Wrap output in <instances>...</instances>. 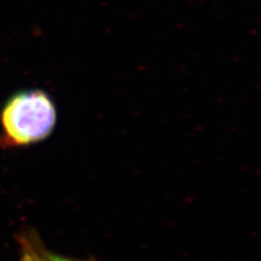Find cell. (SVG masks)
I'll use <instances>...</instances> for the list:
<instances>
[{
    "label": "cell",
    "instance_id": "1",
    "mask_svg": "<svg viewBox=\"0 0 261 261\" xmlns=\"http://www.w3.org/2000/svg\"><path fill=\"white\" fill-rule=\"evenodd\" d=\"M57 124L53 98L42 89H28L12 95L0 110V144L27 147L43 142Z\"/></svg>",
    "mask_w": 261,
    "mask_h": 261
},
{
    "label": "cell",
    "instance_id": "2",
    "mask_svg": "<svg viewBox=\"0 0 261 261\" xmlns=\"http://www.w3.org/2000/svg\"><path fill=\"white\" fill-rule=\"evenodd\" d=\"M18 241L21 261H54V252L46 247L39 235L32 228L23 231Z\"/></svg>",
    "mask_w": 261,
    "mask_h": 261
},
{
    "label": "cell",
    "instance_id": "3",
    "mask_svg": "<svg viewBox=\"0 0 261 261\" xmlns=\"http://www.w3.org/2000/svg\"><path fill=\"white\" fill-rule=\"evenodd\" d=\"M54 261H94V260H77V259H73V258L54 254Z\"/></svg>",
    "mask_w": 261,
    "mask_h": 261
}]
</instances>
